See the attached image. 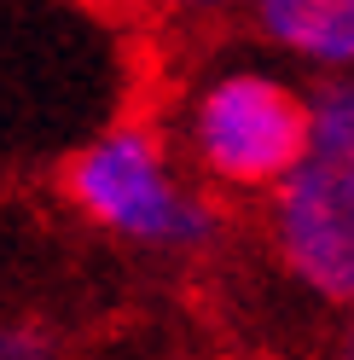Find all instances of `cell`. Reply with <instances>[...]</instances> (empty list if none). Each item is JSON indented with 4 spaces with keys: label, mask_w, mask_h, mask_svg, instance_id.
<instances>
[{
    "label": "cell",
    "mask_w": 354,
    "mask_h": 360,
    "mask_svg": "<svg viewBox=\"0 0 354 360\" xmlns=\"http://www.w3.org/2000/svg\"><path fill=\"white\" fill-rule=\"evenodd\" d=\"M268 238L279 267L320 302H354V76L314 94L302 163L268 192Z\"/></svg>",
    "instance_id": "obj_1"
},
{
    "label": "cell",
    "mask_w": 354,
    "mask_h": 360,
    "mask_svg": "<svg viewBox=\"0 0 354 360\" xmlns=\"http://www.w3.org/2000/svg\"><path fill=\"white\" fill-rule=\"evenodd\" d=\"M314 134V99L268 64L209 70L186 94L181 146L204 186L268 198L302 163Z\"/></svg>",
    "instance_id": "obj_2"
},
{
    "label": "cell",
    "mask_w": 354,
    "mask_h": 360,
    "mask_svg": "<svg viewBox=\"0 0 354 360\" xmlns=\"http://www.w3.org/2000/svg\"><path fill=\"white\" fill-rule=\"evenodd\" d=\"M64 192L81 221L134 250L186 256L215 238V204L192 186V174L145 122H117L87 140L64 169Z\"/></svg>",
    "instance_id": "obj_3"
},
{
    "label": "cell",
    "mask_w": 354,
    "mask_h": 360,
    "mask_svg": "<svg viewBox=\"0 0 354 360\" xmlns=\"http://www.w3.org/2000/svg\"><path fill=\"white\" fill-rule=\"evenodd\" d=\"M250 30L325 82L354 76V0H250Z\"/></svg>",
    "instance_id": "obj_4"
},
{
    "label": "cell",
    "mask_w": 354,
    "mask_h": 360,
    "mask_svg": "<svg viewBox=\"0 0 354 360\" xmlns=\"http://www.w3.org/2000/svg\"><path fill=\"white\" fill-rule=\"evenodd\" d=\"M0 360H53V343L35 326H6L0 320Z\"/></svg>",
    "instance_id": "obj_5"
},
{
    "label": "cell",
    "mask_w": 354,
    "mask_h": 360,
    "mask_svg": "<svg viewBox=\"0 0 354 360\" xmlns=\"http://www.w3.org/2000/svg\"><path fill=\"white\" fill-rule=\"evenodd\" d=\"M174 18H186V24H221V18H244L250 0H169Z\"/></svg>",
    "instance_id": "obj_6"
},
{
    "label": "cell",
    "mask_w": 354,
    "mask_h": 360,
    "mask_svg": "<svg viewBox=\"0 0 354 360\" xmlns=\"http://www.w3.org/2000/svg\"><path fill=\"white\" fill-rule=\"evenodd\" d=\"M331 360H354V302L343 308V326L331 337Z\"/></svg>",
    "instance_id": "obj_7"
}]
</instances>
